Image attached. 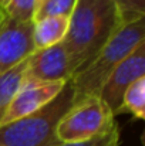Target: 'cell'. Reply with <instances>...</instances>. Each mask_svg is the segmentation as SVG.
<instances>
[{"mask_svg": "<svg viewBox=\"0 0 145 146\" xmlns=\"http://www.w3.org/2000/svg\"><path fill=\"white\" fill-rule=\"evenodd\" d=\"M121 27L112 0H77L61 41L68 54L73 75L91 64Z\"/></svg>", "mask_w": 145, "mask_h": 146, "instance_id": "obj_1", "label": "cell"}, {"mask_svg": "<svg viewBox=\"0 0 145 146\" xmlns=\"http://www.w3.org/2000/svg\"><path fill=\"white\" fill-rule=\"evenodd\" d=\"M142 43H145V17L122 24V27L100 51L94 61L83 71L71 77L70 82L77 99L98 97L111 72Z\"/></svg>", "mask_w": 145, "mask_h": 146, "instance_id": "obj_2", "label": "cell"}, {"mask_svg": "<svg viewBox=\"0 0 145 146\" xmlns=\"http://www.w3.org/2000/svg\"><path fill=\"white\" fill-rule=\"evenodd\" d=\"M77 95L70 81L58 95L37 112L0 126L1 146H51L58 142L55 129L60 119L76 104Z\"/></svg>", "mask_w": 145, "mask_h": 146, "instance_id": "obj_3", "label": "cell"}, {"mask_svg": "<svg viewBox=\"0 0 145 146\" xmlns=\"http://www.w3.org/2000/svg\"><path fill=\"white\" fill-rule=\"evenodd\" d=\"M115 125L112 112L98 97L81 98L60 119L55 138L63 143H81L108 132Z\"/></svg>", "mask_w": 145, "mask_h": 146, "instance_id": "obj_4", "label": "cell"}, {"mask_svg": "<svg viewBox=\"0 0 145 146\" xmlns=\"http://www.w3.org/2000/svg\"><path fill=\"white\" fill-rule=\"evenodd\" d=\"M145 77V43L138 46L108 77L98 98L108 106L114 116L121 113L125 91L137 80Z\"/></svg>", "mask_w": 145, "mask_h": 146, "instance_id": "obj_5", "label": "cell"}, {"mask_svg": "<svg viewBox=\"0 0 145 146\" xmlns=\"http://www.w3.org/2000/svg\"><path fill=\"white\" fill-rule=\"evenodd\" d=\"M73 77L68 54L63 43L44 50H34L27 58L23 81L34 84L67 82Z\"/></svg>", "mask_w": 145, "mask_h": 146, "instance_id": "obj_6", "label": "cell"}, {"mask_svg": "<svg viewBox=\"0 0 145 146\" xmlns=\"http://www.w3.org/2000/svg\"><path fill=\"white\" fill-rule=\"evenodd\" d=\"M34 51L33 23H19L4 14L0 23V77Z\"/></svg>", "mask_w": 145, "mask_h": 146, "instance_id": "obj_7", "label": "cell"}, {"mask_svg": "<svg viewBox=\"0 0 145 146\" xmlns=\"http://www.w3.org/2000/svg\"><path fill=\"white\" fill-rule=\"evenodd\" d=\"M64 85L65 82L34 84V82L23 81L19 91L9 104L0 121V126H4L7 123H11L14 121H19L21 118H26L37 112L39 109H41L44 105H47L50 101H53L57 97Z\"/></svg>", "mask_w": 145, "mask_h": 146, "instance_id": "obj_8", "label": "cell"}, {"mask_svg": "<svg viewBox=\"0 0 145 146\" xmlns=\"http://www.w3.org/2000/svg\"><path fill=\"white\" fill-rule=\"evenodd\" d=\"M68 29L67 17H46L33 21L34 50H44L61 43Z\"/></svg>", "mask_w": 145, "mask_h": 146, "instance_id": "obj_9", "label": "cell"}, {"mask_svg": "<svg viewBox=\"0 0 145 146\" xmlns=\"http://www.w3.org/2000/svg\"><path fill=\"white\" fill-rule=\"evenodd\" d=\"M26 65H27V58L0 77V121H1L9 104L11 102L13 97L16 95V92L19 91V88L23 82Z\"/></svg>", "mask_w": 145, "mask_h": 146, "instance_id": "obj_10", "label": "cell"}, {"mask_svg": "<svg viewBox=\"0 0 145 146\" xmlns=\"http://www.w3.org/2000/svg\"><path fill=\"white\" fill-rule=\"evenodd\" d=\"M130 112L137 119L145 118V77L128 87L122 98L121 113Z\"/></svg>", "mask_w": 145, "mask_h": 146, "instance_id": "obj_11", "label": "cell"}, {"mask_svg": "<svg viewBox=\"0 0 145 146\" xmlns=\"http://www.w3.org/2000/svg\"><path fill=\"white\" fill-rule=\"evenodd\" d=\"M37 9L36 0H4L3 13L19 23H33Z\"/></svg>", "mask_w": 145, "mask_h": 146, "instance_id": "obj_12", "label": "cell"}, {"mask_svg": "<svg viewBox=\"0 0 145 146\" xmlns=\"http://www.w3.org/2000/svg\"><path fill=\"white\" fill-rule=\"evenodd\" d=\"M77 0H41L36 9L34 20H41L46 17H70Z\"/></svg>", "mask_w": 145, "mask_h": 146, "instance_id": "obj_13", "label": "cell"}, {"mask_svg": "<svg viewBox=\"0 0 145 146\" xmlns=\"http://www.w3.org/2000/svg\"><path fill=\"white\" fill-rule=\"evenodd\" d=\"M122 24L145 17V0H112Z\"/></svg>", "mask_w": 145, "mask_h": 146, "instance_id": "obj_14", "label": "cell"}, {"mask_svg": "<svg viewBox=\"0 0 145 146\" xmlns=\"http://www.w3.org/2000/svg\"><path fill=\"white\" fill-rule=\"evenodd\" d=\"M120 143V128L115 125L112 129L108 132L97 136L91 141L81 142V143H63V142H55L51 146H118Z\"/></svg>", "mask_w": 145, "mask_h": 146, "instance_id": "obj_15", "label": "cell"}, {"mask_svg": "<svg viewBox=\"0 0 145 146\" xmlns=\"http://www.w3.org/2000/svg\"><path fill=\"white\" fill-rule=\"evenodd\" d=\"M3 17H4V13H3V10L0 9V23H1V20H3Z\"/></svg>", "mask_w": 145, "mask_h": 146, "instance_id": "obj_16", "label": "cell"}, {"mask_svg": "<svg viewBox=\"0 0 145 146\" xmlns=\"http://www.w3.org/2000/svg\"><path fill=\"white\" fill-rule=\"evenodd\" d=\"M3 3H4V0H0V9L3 7Z\"/></svg>", "mask_w": 145, "mask_h": 146, "instance_id": "obj_17", "label": "cell"}, {"mask_svg": "<svg viewBox=\"0 0 145 146\" xmlns=\"http://www.w3.org/2000/svg\"><path fill=\"white\" fill-rule=\"evenodd\" d=\"M36 1H37V6H39V4L41 3V0H36Z\"/></svg>", "mask_w": 145, "mask_h": 146, "instance_id": "obj_18", "label": "cell"}, {"mask_svg": "<svg viewBox=\"0 0 145 146\" xmlns=\"http://www.w3.org/2000/svg\"><path fill=\"white\" fill-rule=\"evenodd\" d=\"M0 146H1V145H0Z\"/></svg>", "mask_w": 145, "mask_h": 146, "instance_id": "obj_19", "label": "cell"}]
</instances>
